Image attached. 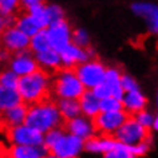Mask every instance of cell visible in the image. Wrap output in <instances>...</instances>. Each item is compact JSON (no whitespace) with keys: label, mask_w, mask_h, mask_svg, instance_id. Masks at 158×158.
I'll return each mask as SVG.
<instances>
[{"label":"cell","mask_w":158,"mask_h":158,"mask_svg":"<svg viewBox=\"0 0 158 158\" xmlns=\"http://www.w3.org/2000/svg\"><path fill=\"white\" fill-rule=\"evenodd\" d=\"M18 91L28 106L46 101L52 94V77L47 70L38 69L35 73L19 78Z\"/></svg>","instance_id":"6da1fadb"},{"label":"cell","mask_w":158,"mask_h":158,"mask_svg":"<svg viewBox=\"0 0 158 158\" xmlns=\"http://www.w3.org/2000/svg\"><path fill=\"white\" fill-rule=\"evenodd\" d=\"M24 123L42 133H47L51 129L62 127L64 125V119L59 111L56 102L50 98L28 106Z\"/></svg>","instance_id":"7a4b0ae2"},{"label":"cell","mask_w":158,"mask_h":158,"mask_svg":"<svg viewBox=\"0 0 158 158\" xmlns=\"http://www.w3.org/2000/svg\"><path fill=\"white\" fill-rule=\"evenodd\" d=\"M86 91L85 85L77 75L74 69L63 67L54 74L52 93L58 98H74L79 99Z\"/></svg>","instance_id":"3957f363"},{"label":"cell","mask_w":158,"mask_h":158,"mask_svg":"<svg viewBox=\"0 0 158 158\" xmlns=\"http://www.w3.org/2000/svg\"><path fill=\"white\" fill-rule=\"evenodd\" d=\"M149 135H152L150 130L143 127L133 115H130L127 119H126L125 123L113 134V137L115 138L118 142L125 143L127 146L139 143V142L145 141Z\"/></svg>","instance_id":"277c9868"},{"label":"cell","mask_w":158,"mask_h":158,"mask_svg":"<svg viewBox=\"0 0 158 158\" xmlns=\"http://www.w3.org/2000/svg\"><path fill=\"white\" fill-rule=\"evenodd\" d=\"M74 70L81 79V82L85 85V87L90 90L103 83L106 78V71H107V69L95 59H90V60L77 66Z\"/></svg>","instance_id":"5b68a950"},{"label":"cell","mask_w":158,"mask_h":158,"mask_svg":"<svg viewBox=\"0 0 158 158\" xmlns=\"http://www.w3.org/2000/svg\"><path fill=\"white\" fill-rule=\"evenodd\" d=\"M130 117L125 110L119 111H101L95 118H93L97 134L102 135H113L118 129L126 122Z\"/></svg>","instance_id":"8992f818"},{"label":"cell","mask_w":158,"mask_h":158,"mask_svg":"<svg viewBox=\"0 0 158 158\" xmlns=\"http://www.w3.org/2000/svg\"><path fill=\"white\" fill-rule=\"evenodd\" d=\"M47 35H48V40L51 44V48L56 50L60 52L63 48L73 42V31L66 19L52 22L51 24L46 28Z\"/></svg>","instance_id":"52a82bcc"},{"label":"cell","mask_w":158,"mask_h":158,"mask_svg":"<svg viewBox=\"0 0 158 158\" xmlns=\"http://www.w3.org/2000/svg\"><path fill=\"white\" fill-rule=\"evenodd\" d=\"M85 149V139L70 133H64L59 141L51 148L50 153L59 158H78L79 153Z\"/></svg>","instance_id":"ba28073f"},{"label":"cell","mask_w":158,"mask_h":158,"mask_svg":"<svg viewBox=\"0 0 158 158\" xmlns=\"http://www.w3.org/2000/svg\"><path fill=\"white\" fill-rule=\"evenodd\" d=\"M8 139L15 145H44V133L23 123L8 127Z\"/></svg>","instance_id":"9c48e42d"},{"label":"cell","mask_w":158,"mask_h":158,"mask_svg":"<svg viewBox=\"0 0 158 158\" xmlns=\"http://www.w3.org/2000/svg\"><path fill=\"white\" fill-rule=\"evenodd\" d=\"M30 43L31 38L15 26L7 27L0 39V46L4 47L12 55L20 52V51L30 50Z\"/></svg>","instance_id":"30bf717a"},{"label":"cell","mask_w":158,"mask_h":158,"mask_svg":"<svg viewBox=\"0 0 158 158\" xmlns=\"http://www.w3.org/2000/svg\"><path fill=\"white\" fill-rule=\"evenodd\" d=\"M60 56H62L63 67L75 69L77 66L90 60V59H93L94 51L91 47H89V48H82V47H79L75 44V43L71 42L66 48H63L60 51Z\"/></svg>","instance_id":"8fae6325"},{"label":"cell","mask_w":158,"mask_h":158,"mask_svg":"<svg viewBox=\"0 0 158 158\" xmlns=\"http://www.w3.org/2000/svg\"><path fill=\"white\" fill-rule=\"evenodd\" d=\"M31 52H32L31 50L20 51L18 54H14L12 58L10 59V69L15 74H18L19 77L32 74L38 69H40L35 55H32Z\"/></svg>","instance_id":"7c38bea8"},{"label":"cell","mask_w":158,"mask_h":158,"mask_svg":"<svg viewBox=\"0 0 158 158\" xmlns=\"http://www.w3.org/2000/svg\"><path fill=\"white\" fill-rule=\"evenodd\" d=\"M63 127L67 133L70 134H74V135H78L83 139H89L94 135H97V130H95V126H94V122L91 118H87V117H75L73 119H69L64 122Z\"/></svg>","instance_id":"4fadbf2b"},{"label":"cell","mask_w":158,"mask_h":158,"mask_svg":"<svg viewBox=\"0 0 158 158\" xmlns=\"http://www.w3.org/2000/svg\"><path fill=\"white\" fill-rule=\"evenodd\" d=\"M11 158H43L50 153L44 145H15L7 148Z\"/></svg>","instance_id":"5bb4252c"},{"label":"cell","mask_w":158,"mask_h":158,"mask_svg":"<svg viewBox=\"0 0 158 158\" xmlns=\"http://www.w3.org/2000/svg\"><path fill=\"white\" fill-rule=\"evenodd\" d=\"M131 10L135 15L145 19L150 32L158 34V6L152 3H134Z\"/></svg>","instance_id":"9a60e30c"},{"label":"cell","mask_w":158,"mask_h":158,"mask_svg":"<svg viewBox=\"0 0 158 158\" xmlns=\"http://www.w3.org/2000/svg\"><path fill=\"white\" fill-rule=\"evenodd\" d=\"M27 113H28V105L22 102V103L12 106L0 114V123L7 129L23 125L26 122Z\"/></svg>","instance_id":"2e32d148"},{"label":"cell","mask_w":158,"mask_h":158,"mask_svg":"<svg viewBox=\"0 0 158 158\" xmlns=\"http://www.w3.org/2000/svg\"><path fill=\"white\" fill-rule=\"evenodd\" d=\"M35 58L39 63V67L43 70H47L51 74H55L56 71L63 69V62L60 52H58L54 48H48L46 51L35 54Z\"/></svg>","instance_id":"e0dca14e"},{"label":"cell","mask_w":158,"mask_h":158,"mask_svg":"<svg viewBox=\"0 0 158 158\" xmlns=\"http://www.w3.org/2000/svg\"><path fill=\"white\" fill-rule=\"evenodd\" d=\"M118 141L113 135H102V134H97L91 138L85 141V150L90 153H101L105 154L113 148H115Z\"/></svg>","instance_id":"ac0fdd59"},{"label":"cell","mask_w":158,"mask_h":158,"mask_svg":"<svg viewBox=\"0 0 158 158\" xmlns=\"http://www.w3.org/2000/svg\"><path fill=\"white\" fill-rule=\"evenodd\" d=\"M122 102H123V110L127 114H130V115H134V114L145 110L146 105H148V99L141 93V90H134V91L125 93Z\"/></svg>","instance_id":"d6986e66"},{"label":"cell","mask_w":158,"mask_h":158,"mask_svg":"<svg viewBox=\"0 0 158 158\" xmlns=\"http://www.w3.org/2000/svg\"><path fill=\"white\" fill-rule=\"evenodd\" d=\"M79 103H81L82 114L87 118L93 119L101 113V99L95 97V94L90 89L82 94V97L79 98Z\"/></svg>","instance_id":"ffe728a7"},{"label":"cell","mask_w":158,"mask_h":158,"mask_svg":"<svg viewBox=\"0 0 158 158\" xmlns=\"http://www.w3.org/2000/svg\"><path fill=\"white\" fill-rule=\"evenodd\" d=\"M56 105H58L59 111H60L64 122L69 119H73V118L82 114L79 99H74V98H59L56 101Z\"/></svg>","instance_id":"44dd1931"},{"label":"cell","mask_w":158,"mask_h":158,"mask_svg":"<svg viewBox=\"0 0 158 158\" xmlns=\"http://www.w3.org/2000/svg\"><path fill=\"white\" fill-rule=\"evenodd\" d=\"M23 99L19 94L18 89L7 87V86L0 85V114L6 111L7 109L22 103Z\"/></svg>","instance_id":"7402d4cb"},{"label":"cell","mask_w":158,"mask_h":158,"mask_svg":"<svg viewBox=\"0 0 158 158\" xmlns=\"http://www.w3.org/2000/svg\"><path fill=\"white\" fill-rule=\"evenodd\" d=\"M121 78H122V73L118 69H115V67H110V69H107V71H106L105 83L109 86L110 91H111V95L119 98V99H122L125 95V90L122 87Z\"/></svg>","instance_id":"603a6c76"},{"label":"cell","mask_w":158,"mask_h":158,"mask_svg":"<svg viewBox=\"0 0 158 158\" xmlns=\"http://www.w3.org/2000/svg\"><path fill=\"white\" fill-rule=\"evenodd\" d=\"M26 12H28L31 15V18L34 19V22L38 24V27L40 30H44L47 27L50 26V15H48V10H47V4L44 3H39V4L31 7L26 11Z\"/></svg>","instance_id":"cb8c5ba5"},{"label":"cell","mask_w":158,"mask_h":158,"mask_svg":"<svg viewBox=\"0 0 158 158\" xmlns=\"http://www.w3.org/2000/svg\"><path fill=\"white\" fill-rule=\"evenodd\" d=\"M15 27H18L20 31H23L26 35H28L30 38H32L35 34L39 32L40 28L38 27V24L34 22V19L31 18V15L28 12H22L20 15H16L15 19Z\"/></svg>","instance_id":"d4e9b609"},{"label":"cell","mask_w":158,"mask_h":158,"mask_svg":"<svg viewBox=\"0 0 158 158\" xmlns=\"http://www.w3.org/2000/svg\"><path fill=\"white\" fill-rule=\"evenodd\" d=\"M51 48L50 40H48V35H47V31L40 30L39 32H36L31 38V43H30V50L32 51L34 54L42 52V51H46Z\"/></svg>","instance_id":"484cf974"},{"label":"cell","mask_w":158,"mask_h":158,"mask_svg":"<svg viewBox=\"0 0 158 158\" xmlns=\"http://www.w3.org/2000/svg\"><path fill=\"white\" fill-rule=\"evenodd\" d=\"M103 158H138V157L131 152L130 146L118 142L115 148H113L111 150H109L107 153L103 154Z\"/></svg>","instance_id":"4316f807"},{"label":"cell","mask_w":158,"mask_h":158,"mask_svg":"<svg viewBox=\"0 0 158 158\" xmlns=\"http://www.w3.org/2000/svg\"><path fill=\"white\" fill-rule=\"evenodd\" d=\"M20 8V0H0V14L4 16H16V12Z\"/></svg>","instance_id":"83f0119b"},{"label":"cell","mask_w":158,"mask_h":158,"mask_svg":"<svg viewBox=\"0 0 158 158\" xmlns=\"http://www.w3.org/2000/svg\"><path fill=\"white\" fill-rule=\"evenodd\" d=\"M123 110V102L117 97L110 95L105 99H101V111H119Z\"/></svg>","instance_id":"f1b7e54d"},{"label":"cell","mask_w":158,"mask_h":158,"mask_svg":"<svg viewBox=\"0 0 158 158\" xmlns=\"http://www.w3.org/2000/svg\"><path fill=\"white\" fill-rule=\"evenodd\" d=\"M66 133V130H64V127H56V129H51V130H48L47 133H44V146L48 150H51V148L56 143V142L59 141V138H60L63 134Z\"/></svg>","instance_id":"f546056e"},{"label":"cell","mask_w":158,"mask_h":158,"mask_svg":"<svg viewBox=\"0 0 158 158\" xmlns=\"http://www.w3.org/2000/svg\"><path fill=\"white\" fill-rule=\"evenodd\" d=\"M19 75L15 74L12 70H4V71H0V85L7 86V87H18L19 83Z\"/></svg>","instance_id":"4dcf8cb0"},{"label":"cell","mask_w":158,"mask_h":158,"mask_svg":"<svg viewBox=\"0 0 158 158\" xmlns=\"http://www.w3.org/2000/svg\"><path fill=\"white\" fill-rule=\"evenodd\" d=\"M152 146H153V137L149 135L145 141H142V142H139V143H137V145L130 146V149H131V152L135 154L138 158H139V157L146 156V154L149 153V150L152 149Z\"/></svg>","instance_id":"1f68e13d"},{"label":"cell","mask_w":158,"mask_h":158,"mask_svg":"<svg viewBox=\"0 0 158 158\" xmlns=\"http://www.w3.org/2000/svg\"><path fill=\"white\" fill-rule=\"evenodd\" d=\"M73 43H75V44L79 47H82V48H89L90 47L89 34L82 28H77L75 31H73Z\"/></svg>","instance_id":"d6a6232c"},{"label":"cell","mask_w":158,"mask_h":158,"mask_svg":"<svg viewBox=\"0 0 158 158\" xmlns=\"http://www.w3.org/2000/svg\"><path fill=\"white\" fill-rule=\"evenodd\" d=\"M135 119L139 122V123L143 126V127L146 129H153V123H154V118H156V115H153L150 111H148V110H142V111L139 113H137V114H134L133 115Z\"/></svg>","instance_id":"836d02e7"},{"label":"cell","mask_w":158,"mask_h":158,"mask_svg":"<svg viewBox=\"0 0 158 158\" xmlns=\"http://www.w3.org/2000/svg\"><path fill=\"white\" fill-rule=\"evenodd\" d=\"M121 82H122V87H123L125 93L134 91V90H139L138 82L131 77V75H129V74H122Z\"/></svg>","instance_id":"e575fe53"},{"label":"cell","mask_w":158,"mask_h":158,"mask_svg":"<svg viewBox=\"0 0 158 158\" xmlns=\"http://www.w3.org/2000/svg\"><path fill=\"white\" fill-rule=\"evenodd\" d=\"M47 10H48V15H50V20L51 23L60 20V19H64V12L59 6L55 4H47ZM50 23V24H51Z\"/></svg>","instance_id":"d590c367"},{"label":"cell","mask_w":158,"mask_h":158,"mask_svg":"<svg viewBox=\"0 0 158 158\" xmlns=\"http://www.w3.org/2000/svg\"><path fill=\"white\" fill-rule=\"evenodd\" d=\"M93 90V93L95 94V97H98L99 99H105V98H107V97H110L111 95V91H110V89H109V86L105 83H101V85H98V86H95L94 89H91Z\"/></svg>","instance_id":"8d00e7d4"},{"label":"cell","mask_w":158,"mask_h":158,"mask_svg":"<svg viewBox=\"0 0 158 158\" xmlns=\"http://www.w3.org/2000/svg\"><path fill=\"white\" fill-rule=\"evenodd\" d=\"M15 19H16V16H4V15L0 14V39H2V35L7 27L15 24Z\"/></svg>","instance_id":"74e56055"},{"label":"cell","mask_w":158,"mask_h":158,"mask_svg":"<svg viewBox=\"0 0 158 158\" xmlns=\"http://www.w3.org/2000/svg\"><path fill=\"white\" fill-rule=\"evenodd\" d=\"M42 2H43V0H20L22 8L24 10V11H27L28 8H31V7L39 4V3H42Z\"/></svg>","instance_id":"f35d334b"},{"label":"cell","mask_w":158,"mask_h":158,"mask_svg":"<svg viewBox=\"0 0 158 158\" xmlns=\"http://www.w3.org/2000/svg\"><path fill=\"white\" fill-rule=\"evenodd\" d=\"M0 158H11L8 156V153H7V149L2 148V146H0Z\"/></svg>","instance_id":"ab89813d"},{"label":"cell","mask_w":158,"mask_h":158,"mask_svg":"<svg viewBox=\"0 0 158 158\" xmlns=\"http://www.w3.org/2000/svg\"><path fill=\"white\" fill-rule=\"evenodd\" d=\"M153 130L154 131H158V114L154 118V123H153Z\"/></svg>","instance_id":"60d3db41"},{"label":"cell","mask_w":158,"mask_h":158,"mask_svg":"<svg viewBox=\"0 0 158 158\" xmlns=\"http://www.w3.org/2000/svg\"><path fill=\"white\" fill-rule=\"evenodd\" d=\"M43 158H59L58 156H55V154H52V153H48L46 157H43Z\"/></svg>","instance_id":"b9f144b4"},{"label":"cell","mask_w":158,"mask_h":158,"mask_svg":"<svg viewBox=\"0 0 158 158\" xmlns=\"http://www.w3.org/2000/svg\"><path fill=\"white\" fill-rule=\"evenodd\" d=\"M157 107H158V94H157Z\"/></svg>","instance_id":"7bdbcfd3"}]
</instances>
